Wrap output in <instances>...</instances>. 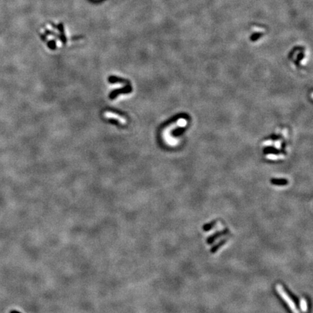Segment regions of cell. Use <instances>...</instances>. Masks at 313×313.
I'll list each match as a JSON object with an SVG mask.
<instances>
[{
	"mask_svg": "<svg viewBox=\"0 0 313 313\" xmlns=\"http://www.w3.org/2000/svg\"><path fill=\"white\" fill-rule=\"evenodd\" d=\"M276 291L279 293V295L281 296V298L286 301V303L288 304V307L290 308V309L292 311V312L299 313L295 303L293 302L292 299L288 296V294L286 293V291H285V289H284L281 285H280V284H277V285H276Z\"/></svg>",
	"mask_w": 313,
	"mask_h": 313,
	"instance_id": "6da1fadb",
	"label": "cell"
},
{
	"mask_svg": "<svg viewBox=\"0 0 313 313\" xmlns=\"http://www.w3.org/2000/svg\"><path fill=\"white\" fill-rule=\"evenodd\" d=\"M300 308L303 312H306L307 311V303L304 299H301L300 301Z\"/></svg>",
	"mask_w": 313,
	"mask_h": 313,
	"instance_id": "7a4b0ae2",
	"label": "cell"
},
{
	"mask_svg": "<svg viewBox=\"0 0 313 313\" xmlns=\"http://www.w3.org/2000/svg\"><path fill=\"white\" fill-rule=\"evenodd\" d=\"M226 240H223V241H221V242H220V243H219V244H218V245H216V246H215V247H214V248H213V250H212V252H215V251H216V250H217V249H218V248H219V247H220V246H222V245H223V244L225 243V242H226Z\"/></svg>",
	"mask_w": 313,
	"mask_h": 313,
	"instance_id": "3957f363",
	"label": "cell"
},
{
	"mask_svg": "<svg viewBox=\"0 0 313 313\" xmlns=\"http://www.w3.org/2000/svg\"><path fill=\"white\" fill-rule=\"evenodd\" d=\"M215 222H213V223H211V224H210V225H207V226H205V228H204V229H205V231H208V230H210V229H211V228H213V226H214V225H215Z\"/></svg>",
	"mask_w": 313,
	"mask_h": 313,
	"instance_id": "277c9868",
	"label": "cell"
},
{
	"mask_svg": "<svg viewBox=\"0 0 313 313\" xmlns=\"http://www.w3.org/2000/svg\"><path fill=\"white\" fill-rule=\"evenodd\" d=\"M97 1H99V0H97Z\"/></svg>",
	"mask_w": 313,
	"mask_h": 313,
	"instance_id": "5b68a950",
	"label": "cell"
}]
</instances>
